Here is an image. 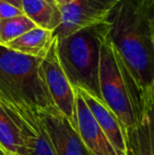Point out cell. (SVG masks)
I'll use <instances>...</instances> for the list:
<instances>
[{"mask_svg": "<svg viewBox=\"0 0 154 155\" xmlns=\"http://www.w3.org/2000/svg\"><path fill=\"white\" fill-rule=\"evenodd\" d=\"M109 25L128 78L137 124L154 99V2L121 0Z\"/></svg>", "mask_w": 154, "mask_h": 155, "instance_id": "1", "label": "cell"}, {"mask_svg": "<svg viewBox=\"0 0 154 155\" xmlns=\"http://www.w3.org/2000/svg\"><path fill=\"white\" fill-rule=\"evenodd\" d=\"M42 59L0 45V99L37 112L55 107L45 84Z\"/></svg>", "mask_w": 154, "mask_h": 155, "instance_id": "2", "label": "cell"}, {"mask_svg": "<svg viewBox=\"0 0 154 155\" xmlns=\"http://www.w3.org/2000/svg\"><path fill=\"white\" fill-rule=\"evenodd\" d=\"M107 23L80 30L61 39L56 38L58 59L72 87L99 99L101 36Z\"/></svg>", "mask_w": 154, "mask_h": 155, "instance_id": "3", "label": "cell"}, {"mask_svg": "<svg viewBox=\"0 0 154 155\" xmlns=\"http://www.w3.org/2000/svg\"><path fill=\"white\" fill-rule=\"evenodd\" d=\"M99 90L101 100L115 114L127 139V135L136 127V117L127 75L110 37L109 21L101 36Z\"/></svg>", "mask_w": 154, "mask_h": 155, "instance_id": "4", "label": "cell"}, {"mask_svg": "<svg viewBox=\"0 0 154 155\" xmlns=\"http://www.w3.org/2000/svg\"><path fill=\"white\" fill-rule=\"evenodd\" d=\"M121 0H76L70 5L60 8L61 25L54 32L61 39L77 31L98 27L109 21L112 12Z\"/></svg>", "mask_w": 154, "mask_h": 155, "instance_id": "5", "label": "cell"}, {"mask_svg": "<svg viewBox=\"0 0 154 155\" xmlns=\"http://www.w3.org/2000/svg\"><path fill=\"white\" fill-rule=\"evenodd\" d=\"M42 70L55 108L76 129V94L58 59L56 37L51 50L42 59Z\"/></svg>", "mask_w": 154, "mask_h": 155, "instance_id": "6", "label": "cell"}, {"mask_svg": "<svg viewBox=\"0 0 154 155\" xmlns=\"http://www.w3.org/2000/svg\"><path fill=\"white\" fill-rule=\"evenodd\" d=\"M0 102L12 114L21 130L23 155H57L43 124L40 112L6 100Z\"/></svg>", "mask_w": 154, "mask_h": 155, "instance_id": "7", "label": "cell"}, {"mask_svg": "<svg viewBox=\"0 0 154 155\" xmlns=\"http://www.w3.org/2000/svg\"><path fill=\"white\" fill-rule=\"evenodd\" d=\"M57 155H90L79 133L55 107L40 112Z\"/></svg>", "mask_w": 154, "mask_h": 155, "instance_id": "8", "label": "cell"}, {"mask_svg": "<svg viewBox=\"0 0 154 155\" xmlns=\"http://www.w3.org/2000/svg\"><path fill=\"white\" fill-rule=\"evenodd\" d=\"M76 130L90 155H118L76 89Z\"/></svg>", "mask_w": 154, "mask_h": 155, "instance_id": "9", "label": "cell"}, {"mask_svg": "<svg viewBox=\"0 0 154 155\" xmlns=\"http://www.w3.org/2000/svg\"><path fill=\"white\" fill-rule=\"evenodd\" d=\"M84 98V102L91 113L94 116L95 120L105 133L107 138L113 146L118 155H128V146L125 132L123 130L119 120L113 112L107 107V104L99 98L93 96L92 94L86 92L81 89L74 88Z\"/></svg>", "mask_w": 154, "mask_h": 155, "instance_id": "10", "label": "cell"}, {"mask_svg": "<svg viewBox=\"0 0 154 155\" xmlns=\"http://www.w3.org/2000/svg\"><path fill=\"white\" fill-rule=\"evenodd\" d=\"M128 155H154V99L127 135Z\"/></svg>", "mask_w": 154, "mask_h": 155, "instance_id": "11", "label": "cell"}, {"mask_svg": "<svg viewBox=\"0 0 154 155\" xmlns=\"http://www.w3.org/2000/svg\"><path fill=\"white\" fill-rule=\"evenodd\" d=\"M55 41V34L49 30L35 28L3 47L33 57L44 58Z\"/></svg>", "mask_w": 154, "mask_h": 155, "instance_id": "12", "label": "cell"}, {"mask_svg": "<svg viewBox=\"0 0 154 155\" xmlns=\"http://www.w3.org/2000/svg\"><path fill=\"white\" fill-rule=\"evenodd\" d=\"M22 12L37 28L55 32L62 21L60 8L50 0H22Z\"/></svg>", "mask_w": 154, "mask_h": 155, "instance_id": "13", "label": "cell"}, {"mask_svg": "<svg viewBox=\"0 0 154 155\" xmlns=\"http://www.w3.org/2000/svg\"><path fill=\"white\" fill-rule=\"evenodd\" d=\"M0 147L6 155H23L25 146L17 121L0 102Z\"/></svg>", "mask_w": 154, "mask_h": 155, "instance_id": "14", "label": "cell"}, {"mask_svg": "<svg viewBox=\"0 0 154 155\" xmlns=\"http://www.w3.org/2000/svg\"><path fill=\"white\" fill-rule=\"evenodd\" d=\"M35 28H37L35 23L25 14L1 21V45L15 40Z\"/></svg>", "mask_w": 154, "mask_h": 155, "instance_id": "15", "label": "cell"}, {"mask_svg": "<svg viewBox=\"0 0 154 155\" xmlns=\"http://www.w3.org/2000/svg\"><path fill=\"white\" fill-rule=\"evenodd\" d=\"M23 15L22 10L15 6L14 4L0 0V20H8L14 17Z\"/></svg>", "mask_w": 154, "mask_h": 155, "instance_id": "16", "label": "cell"}, {"mask_svg": "<svg viewBox=\"0 0 154 155\" xmlns=\"http://www.w3.org/2000/svg\"><path fill=\"white\" fill-rule=\"evenodd\" d=\"M52 1L60 8H64V6H67V5H70V4H72L73 2H75L76 0H52Z\"/></svg>", "mask_w": 154, "mask_h": 155, "instance_id": "17", "label": "cell"}, {"mask_svg": "<svg viewBox=\"0 0 154 155\" xmlns=\"http://www.w3.org/2000/svg\"><path fill=\"white\" fill-rule=\"evenodd\" d=\"M2 1H6V2H8V3H12V4H14L15 6L19 8L20 10H22V8H21V3H22V0H2Z\"/></svg>", "mask_w": 154, "mask_h": 155, "instance_id": "18", "label": "cell"}, {"mask_svg": "<svg viewBox=\"0 0 154 155\" xmlns=\"http://www.w3.org/2000/svg\"><path fill=\"white\" fill-rule=\"evenodd\" d=\"M0 155H6L5 152H4L3 150L1 149V147H0Z\"/></svg>", "mask_w": 154, "mask_h": 155, "instance_id": "19", "label": "cell"}, {"mask_svg": "<svg viewBox=\"0 0 154 155\" xmlns=\"http://www.w3.org/2000/svg\"><path fill=\"white\" fill-rule=\"evenodd\" d=\"M0 45H1V20H0Z\"/></svg>", "mask_w": 154, "mask_h": 155, "instance_id": "20", "label": "cell"}, {"mask_svg": "<svg viewBox=\"0 0 154 155\" xmlns=\"http://www.w3.org/2000/svg\"><path fill=\"white\" fill-rule=\"evenodd\" d=\"M152 1H153V2H154V0H152Z\"/></svg>", "mask_w": 154, "mask_h": 155, "instance_id": "21", "label": "cell"}, {"mask_svg": "<svg viewBox=\"0 0 154 155\" xmlns=\"http://www.w3.org/2000/svg\"><path fill=\"white\" fill-rule=\"evenodd\" d=\"M50 1H52V0H50Z\"/></svg>", "mask_w": 154, "mask_h": 155, "instance_id": "22", "label": "cell"}]
</instances>
